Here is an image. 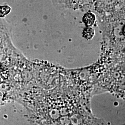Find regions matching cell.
Listing matches in <instances>:
<instances>
[{
    "instance_id": "cell-3",
    "label": "cell",
    "mask_w": 125,
    "mask_h": 125,
    "mask_svg": "<svg viewBox=\"0 0 125 125\" xmlns=\"http://www.w3.org/2000/svg\"><path fill=\"white\" fill-rule=\"evenodd\" d=\"M11 9L9 6L4 5L0 7V17H3L5 15L9 13Z\"/></svg>"
},
{
    "instance_id": "cell-1",
    "label": "cell",
    "mask_w": 125,
    "mask_h": 125,
    "mask_svg": "<svg viewBox=\"0 0 125 125\" xmlns=\"http://www.w3.org/2000/svg\"><path fill=\"white\" fill-rule=\"evenodd\" d=\"M83 21L87 27H91L95 21V16L93 13L88 12L83 16Z\"/></svg>"
},
{
    "instance_id": "cell-2",
    "label": "cell",
    "mask_w": 125,
    "mask_h": 125,
    "mask_svg": "<svg viewBox=\"0 0 125 125\" xmlns=\"http://www.w3.org/2000/svg\"><path fill=\"white\" fill-rule=\"evenodd\" d=\"M83 35L85 38L87 39H91L94 35V31L91 28L87 27L83 32Z\"/></svg>"
}]
</instances>
